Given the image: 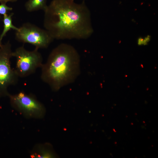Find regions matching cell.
I'll return each mask as SVG.
<instances>
[{
  "label": "cell",
  "mask_w": 158,
  "mask_h": 158,
  "mask_svg": "<svg viewBox=\"0 0 158 158\" xmlns=\"http://www.w3.org/2000/svg\"><path fill=\"white\" fill-rule=\"evenodd\" d=\"M53 152L45 145H36L32 151L30 157L32 158H51L54 157Z\"/></svg>",
  "instance_id": "obj_7"
},
{
  "label": "cell",
  "mask_w": 158,
  "mask_h": 158,
  "mask_svg": "<svg viewBox=\"0 0 158 158\" xmlns=\"http://www.w3.org/2000/svg\"></svg>",
  "instance_id": "obj_12"
},
{
  "label": "cell",
  "mask_w": 158,
  "mask_h": 158,
  "mask_svg": "<svg viewBox=\"0 0 158 158\" xmlns=\"http://www.w3.org/2000/svg\"><path fill=\"white\" fill-rule=\"evenodd\" d=\"M41 68V79L57 91L74 82L80 75V56L73 46L62 43L52 51Z\"/></svg>",
  "instance_id": "obj_2"
},
{
  "label": "cell",
  "mask_w": 158,
  "mask_h": 158,
  "mask_svg": "<svg viewBox=\"0 0 158 158\" xmlns=\"http://www.w3.org/2000/svg\"><path fill=\"white\" fill-rule=\"evenodd\" d=\"M15 38L20 42L31 44L38 49L47 48L54 39L46 30L29 23H24L16 31Z\"/></svg>",
  "instance_id": "obj_6"
},
{
  "label": "cell",
  "mask_w": 158,
  "mask_h": 158,
  "mask_svg": "<svg viewBox=\"0 0 158 158\" xmlns=\"http://www.w3.org/2000/svg\"><path fill=\"white\" fill-rule=\"evenodd\" d=\"M13 8L8 6L6 4L2 3L0 4V14L4 16L7 14L8 11H11Z\"/></svg>",
  "instance_id": "obj_10"
},
{
  "label": "cell",
  "mask_w": 158,
  "mask_h": 158,
  "mask_svg": "<svg viewBox=\"0 0 158 158\" xmlns=\"http://www.w3.org/2000/svg\"><path fill=\"white\" fill-rule=\"evenodd\" d=\"M11 106L25 117L39 118L43 117L45 112L43 104L33 95L20 91L8 96Z\"/></svg>",
  "instance_id": "obj_4"
},
{
  "label": "cell",
  "mask_w": 158,
  "mask_h": 158,
  "mask_svg": "<svg viewBox=\"0 0 158 158\" xmlns=\"http://www.w3.org/2000/svg\"><path fill=\"white\" fill-rule=\"evenodd\" d=\"M44 11V27L54 39H86L93 32L84 1L78 4L74 0H52Z\"/></svg>",
  "instance_id": "obj_1"
},
{
  "label": "cell",
  "mask_w": 158,
  "mask_h": 158,
  "mask_svg": "<svg viewBox=\"0 0 158 158\" xmlns=\"http://www.w3.org/2000/svg\"><path fill=\"white\" fill-rule=\"evenodd\" d=\"M47 6V0H28L25 5L26 10L29 12L40 10L44 11Z\"/></svg>",
  "instance_id": "obj_8"
},
{
  "label": "cell",
  "mask_w": 158,
  "mask_h": 158,
  "mask_svg": "<svg viewBox=\"0 0 158 158\" xmlns=\"http://www.w3.org/2000/svg\"><path fill=\"white\" fill-rule=\"evenodd\" d=\"M38 49L29 51L23 46L12 52V56L16 59L14 70L19 77L24 78L34 73L37 69L41 68L42 58Z\"/></svg>",
  "instance_id": "obj_3"
},
{
  "label": "cell",
  "mask_w": 158,
  "mask_h": 158,
  "mask_svg": "<svg viewBox=\"0 0 158 158\" xmlns=\"http://www.w3.org/2000/svg\"><path fill=\"white\" fill-rule=\"evenodd\" d=\"M11 47L9 41L0 46V97L8 96V87L16 84L19 78L11 66Z\"/></svg>",
  "instance_id": "obj_5"
},
{
  "label": "cell",
  "mask_w": 158,
  "mask_h": 158,
  "mask_svg": "<svg viewBox=\"0 0 158 158\" xmlns=\"http://www.w3.org/2000/svg\"><path fill=\"white\" fill-rule=\"evenodd\" d=\"M18 0H0V3L1 4H6L7 2H15L18 1Z\"/></svg>",
  "instance_id": "obj_11"
},
{
  "label": "cell",
  "mask_w": 158,
  "mask_h": 158,
  "mask_svg": "<svg viewBox=\"0 0 158 158\" xmlns=\"http://www.w3.org/2000/svg\"><path fill=\"white\" fill-rule=\"evenodd\" d=\"M13 15V13H11L9 15L7 14L3 16L4 29L0 35V46L2 44L1 41L3 38L9 30L13 29L16 31L19 29V28L15 26L12 23V17Z\"/></svg>",
  "instance_id": "obj_9"
}]
</instances>
